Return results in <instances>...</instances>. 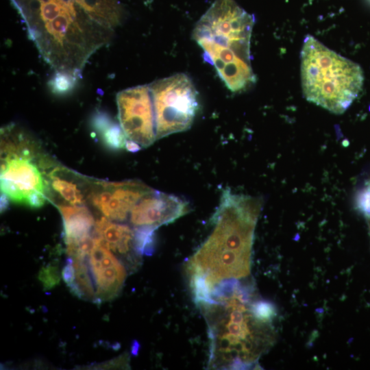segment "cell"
<instances>
[{
    "instance_id": "6da1fadb",
    "label": "cell",
    "mask_w": 370,
    "mask_h": 370,
    "mask_svg": "<svg viewBox=\"0 0 370 370\" xmlns=\"http://www.w3.org/2000/svg\"><path fill=\"white\" fill-rule=\"evenodd\" d=\"M262 205L260 197L223 192L212 219L214 229L188 265L196 303L208 300L212 288L221 281L249 274L254 230Z\"/></svg>"
},
{
    "instance_id": "7a4b0ae2",
    "label": "cell",
    "mask_w": 370,
    "mask_h": 370,
    "mask_svg": "<svg viewBox=\"0 0 370 370\" xmlns=\"http://www.w3.org/2000/svg\"><path fill=\"white\" fill-rule=\"evenodd\" d=\"M28 36L55 71L77 77L89 58L111 40L112 30L92 20L74 0H11Z\"/></svg>"
},
{
    "instance_id": "3957f363",
    "label": "cell",
    "mask_w": 370,
    "mask_h": 370,
    "mask_svg": "<svg viewBox=\"0 0 370 370\" xmlns=\"http://www.w3.org/2000/svg\"><path fill=\"white\" fill-rule=\"evenodd\" d=\"M253 295L250 285L238 280H227L216 286L209 302L201 306L210 341L209 367L248 369L272 345V323L254 314Z\"/></svg>"
},
{
    "instance_id": "277c9868",
    "label": "cell",
    "mask_w": 370,
    "mask_h": 370,
    "mask_svg": "<svg viewBox=\"0 0 370 370\" xmlns=\"http://www.w3.org/2000/svg\"><path fill=\"white\" fill-rule=\"evenodd\" d=\"M254 23V15L234 0H216L193 32V38L203 49L204 60L215 68L234 92L247 90L256 81L250 53Z\"/></svg>"
},
{
    "instance_id": "5b68a950",
    "label": "cell",
    "mask_w": 370,
    "mask_h": 370,
    "mask_svg": "<svg viewBox=\"0 0 370 370\" xmlns=\"http://www.w3.org/2000/svg\"><path fill=\"white\" fill-rule=\"evenodd\" d=\"M301 78L306 99L335 114L350 106L364 80L358 64L309 35L301 51Z\"/></svg>"
},
{
    "instance_id": "8992f818",
    "label": "cell",
    "mask_w": 370,
    "mask_h": 370,
    "mask_svg": "<svg viewBox=\"0 0 370 370\" xmlns=\"http://www.w3.org/2000/svg\"><path fill=\"white\" fill-rule=\"evenodd\" d=\"M36 140L12 123L1 130V190L12 202L40 208L49 200L47 174L55 164Z\"/></svg>"
},
{
    "instance_id": "52a82bcc",
    "label": "cell",
    "mask_w": 370,
    "mask_h": 370,
    "mask_svg": "<svg viewBox=\"0 0 370 370\" xmlns=\"http://www.w3.org/2000/svg\"><path fill=\"white\" fill-rule=\"evenodd\" d=\"M156 121V138L187 130L199 109L198 95L191 79L177 73L149 85Z\"/></svg>"
},
{
    "instance_id": "ba28073f",
    "label": "cell",
    "mask_w": 370,
    "mask_h": 370,
    "mask_svg": "<svg viewBox=\"0 0 370 370\" xmlns=\"http://www.w3.org/2000/svg\"><path fill=\"white\" fill-rule=\"evenodd\" d=\"M119 123L127 140L140 147L150 146L157 138L155 114L149 85H139L116 95Z\"/></svg>"
},
{
    "instance_id": "9c48e42d",
    "label": "cell",
    "mask_w": 370,
    "mask_h": 370,
    "mask_svg": "<svg viewBox=\"0 0 370 370\" xmlns=\"http://www.w3.org/2000/svg\"><path fill=\"white\" fill-rule=\"evenodd\" d=\"M151 190L137 180L90 182L88 200L107 219L123 221L139 199Z\"/></svg>"
},
{
    "instance_id": "30bf717a",
    "label": "cell",
    "mask_w": 370,
    "mask_h": 370,
    "mask_svg": "<svg viewBox=\"0 0 370 370\" xmlns=\"http://www.w3.org/2000/svg\"><path fill=\"white\" fill-rule=\"evenodd\" d=\"M95 238V245L91 251L75 258L81 259L85 263L95 291L94 301L101 304L118 295L124 283L126 271L101 240Z\"/></svg>"
},
{
    "instance_id": "8fae6325",
    "label": "cell",
    "mask_w": 370,
    "mask_h": 370,
    "mask_svg": "<svg viewBox=\"0 0 370 370\" xmlns=\"http://www.w3.org/2000/svg\"><path fill=\"white\" fill-rule=\"evenodd\" d=\"M188 210V203L179 197L151 190L132 208L130 221L135 227L147 225L157 229L174 221Z\"/></svg>"
},
{
    "instance_id": "7c38bea8",
    "label": "cell",
    "mask_w": 370,
    "mask_h": 370,
    "mask_svg": "<svg viewBox=\"0 0 370 370\" xmlns=\"http://www.w3.org/2000/svg\"><path fill=\"white\" fill-rule=\"evenodd\" d=\"M49 200L57 205L83 206L89 190L90 182L58 165L54 164L47 174Z\"/></svg>"
},
{
    "instance_id": "4fadbf2b",
    "label": "cell",
    "mask_w": 370,
    "mask_h": 370,
    "mask_svg": "<svg viewBox=\"0 0 370 370\" xmlns=\"http://www.w3.org/2000/svg\"><path fill=\"white\" fill-rule=\"evenodd\" d=\"M94 236L99 238L110 250L123 254L134 249V230L126 225L113 223L105 217L94 226Z\"/></svg>"
},
{
    "instance_id": "5bb4252c",
    "label": "cell",
    "mask_w": 370,
    "mask_h": 370,
    "mask_svg": "<svg viewBox=\"0 0 370 370\" xmlns=\"http://www.w3.org/2000/svg\"><path fill=\"white\" fill-rule=\"evenodd\" d=\"M56 206L63 220L65 243L79 240L90 234L95 223L88 208L84 206Z\"/></svg>"
},
{
    "instance_id": "9a60e30c",
    "label": "cell",
    "mask_w": 370,
    "mask_h": 370,
    "mask_svg": "<svg viewBox=\"0 0 370 370\" xmlns=\"http://www.w3.org/2000/svg\"><path fill=\"white\" fill-rule=\"evenodd\" d=\"M77 5L94 21L113 30L119 26L124 11L117 0H74Z\"/></svg>"
},
{
    "instance_id": "2e32d148",
    "label": "cell",
    "mask_w": 370,
    "mask_h": 370,
    "mask_svg": "<svg viewBox=\"0 0 370 370\" xmlns=\"http://www.w3.org/2000/svg\"><path fill=\"white\" fill-rule=\"evenodd\" d=\"M90 126L108 149L117 151L125 147L127 139L120 123L106 112L97 110L91 116Z\"/></svg>"
},
{
    "instance_id": "e0dca14e",
    "label": "cell",
    "mask_w": 370,
    "mask_h": 370,
    "mask_svg": "<svg viewBox=\"0 0 370 370\" xmlns=\"http://www.w3.org/2000/svg\"><path fill=\"white\" fill-rule=\"evenodd\" d=\"M156 227L139 226L134 230V250L139 255L150 256L154 251Z\"/></svg>"
},
{
    "instance_id": "ac0fdd59",
    "label": "cell",
    "mask_w": 370,
    "mask_h": 370,
    "mask_svg": "<svg viewBox=\"0 0 370 370\" xmlns=\"http://www.w3.org/2000/svg\"><path fill=\"white\" fill-rule=\"evenodd\" d=\"M79 78L65 71H56L47 82L49 90L56 95L64 96L71 92Z\"/></svg>"
},
{
    "instance_id": "d6986e66",
    "label": "cell",
    "mask_w": 370,
    "mask_h": 370,
    "mask_svg": "<svg viewBox=\"0 0 370 370\" xmlns=\"http://www.w3.org/2000/svg\"><path fill=\"white\" fill-rule=\"evenodd\" d=\"M251 308L254 314L264 322L272 323L277 315V309L274 304L264 299L253 301Z\"/></svg>"
},
{
    "instance_id": "ffe728a7",
    "label": "cell",
    "mask_w": 370,
    "mask_h": 370,
    "mask_svg": "<svg viewBox=\"0 0 370 370\" xmlns=\"http://www.w3.org/2000/svg\"><path fill=\"white\" fill-rule=\"evenodd\" d=\"M38 277L45 290L52 288L59 283L60 280L58 267L52 263L42 267Z\"/></svg>"
},
{
    "instance_id": "44dd1931",
    "label": "cell",
    "mask_w": 370,
    "mask_h": 370,
    "mask_svg": "<svg viewBox=\"0 0 370 370\" xmlns=\"http://www.w3.org/2000/svg\"><path fill=\"white\" fill-rule=\"evenodd\" d=\"M355 206L356 209L366 219L370 217V182L365 184L356 193Z\"/></svg>"
},
{
    "instance_id": "7402d4cb",
    "label": "cell",
    "mask_w": 370,
    "mask_h": 370,
    "mask_svg": "<svg viewBox=\"0 0 370 370\" xmlns=\"http://www.w3.org/2000/svg\"><path fill=\"white\" fill-rule=\"evenodd\" d=\"M62 277L64 282L70 286L75 281V270L73 265V260L69 257L66 259V262L62 268Z\"/></svg>"
}]
</instances>
